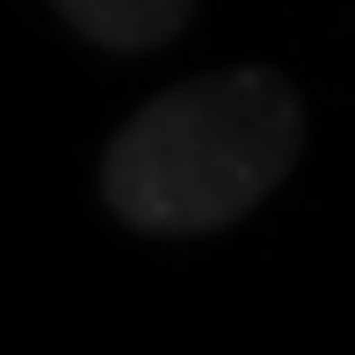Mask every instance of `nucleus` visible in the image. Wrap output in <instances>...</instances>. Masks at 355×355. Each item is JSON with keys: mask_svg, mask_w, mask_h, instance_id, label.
Returning <instances> with one entry per match:
<instances>
[{"mask_svg": "<svg viewBox=\"0 0 355 355\" xmlns=\"http://www.w3.org/2000/svg\"><path fill=\"white\" fill-rule=\"evenodd\" d=\"M304 153V94L276 66H225L153 94L102 145V203L131 232H225Z\"/></svg>", "mask_w": 355, "mask_h": 355, "instance_id": "1", "label": "nucleus"}, {"mask_svg": "<svg viewBox=\"0 0 355 355\" xmlns=\"http://www.w3.org/2000/svg\"><path fill=\"white\" fill-rule=\"evenodd\" d=\"M66 15L73 37H87L94 51H153V44L182 37L196 0H51Z\"/></svg>", "mask_w": 355, "mask_h": 355, "instance_id": "2", "label": "nucleus"}]
</instances>
